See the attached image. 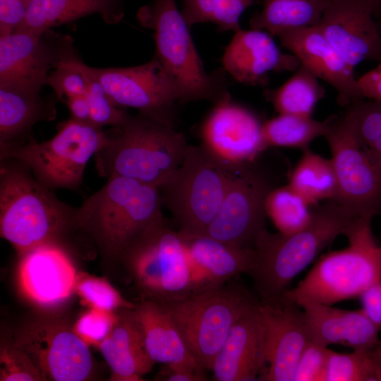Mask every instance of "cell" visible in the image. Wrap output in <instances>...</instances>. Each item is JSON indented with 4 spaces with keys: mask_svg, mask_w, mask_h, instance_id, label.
<instances>
[{
    "mask_svg": "<svg viewBox=\"0 0 381 381\" xmlns=\"http://www.w3.org/2000/svg\"><path fill=\"white\" fill-rule=\"evenodd\" d=\"M358 217L330 200L313 208L308 224L293 234L262 231L255 243V258L248 272L260 301L279 298L291 281L337 236H345Z\"/></svg>",
    "mask_w": 381,
    "mask_h": 381,
    "instance_id": "1",
    "label": "cell"
},
{
    "mask_svg": "<svg viewBox=\"0 0 381 381\" xmlns=\"http://www.w3.org/2000/svg\"><path fill=\"white\" fill-rule=\"evenodd\" d=\"M76 207V228L92 237L102 255L120 259L123 252L164 220L159 188L112 176Z\"/></svg>",
    "mask_w": 381,
    "mask_h": 381,
    "instance_id": "2",
    "label": "cell"
},
{
    "mask_svg": "<svg viewBox=\"0 0 381 381\" xmlns=\"http://www.w3.org/2000/svg\"><path fill=\"white\" fill-rule=\"evenodd\" d=\"M94 156L99 176H123L160 188L181 164L188 144L182 133L141 114L105 131Z\"/></svg>",
    "mask_w": 381,
    "mask_h": 381,
    "instance_id": "3",
    "label": "cell"
},
{
    "mask_svg": "<svg viewBox=\"0 0 381 381\" xmlns=\"http://www.w3.org/2000/svg\"><path fill=\"white\" fill-rule=\"evenodd\" d=\"M75 212L20 162L1 159V236L20 255L41 245L57 244L68 226L76 227Z\"/></svg>",
    "mask_w": 381,
    "mask_h": 381,
    "instance_id": "4",
    "label": "cell"
},
{
    "mask_svg": "<svg viewBox=\"0 0 381 381\" xmlns=\"http://www.w3.org/2000/svg\"><path fill=\"white\" fill-rule=\"evenodd\" d=\"M373 217L357 218L345 236L347 248L323 255L306 276L282 294L298 305L310 302L332 306L358 297L381 280V246L372 231Z\"/></svg>",
    "mask_w": 381,
    "mask_h": 381,
    "instance_id": "5",
    "label": "cell"
},
{
    "mask_svg": "<svg viewBox=\"0 0 381 381\" xmlns=\"http://www.w3.org/2000/svg\"><path fill=\"white\" fill-rule=\"evenodd\" d=\"M137 18L153 31L155 56L176 85L180 103H215L229 92L224 71L206 72L176 0H154L138 10Z\"/></svg>",
    "mask_w": 381,
    "mask_h": 381,
    "instance_id": "6",
    "label": "cell"
},
{
    "mask_svg": "<svg viewBox=\"0 0 381 381\" xmlns=\"http://www.w3.org/2000/svg\"><path fill=\"white\" fill-rule=\"evenodd\" d=\"M231 165L203 145H188L183 159L159 188L183 239L202 236L216 217L229 184Z\"/></svg>",
    "mask_w": 381,
    "mask_h": 381,
    "instance_id": "7",
    "label": "cell"
},
{
    "mask_svg": "<svg viewBox=\"0 0 381 381\" xmlns=\"http://www.w3.org/2000/svg\"><path fill=\"white\" fill-rule=\"evenodd\" d=\"M105 131L90 122L72 118L58 126L54 136L0 148V159H15L51 189L75 190L82 184L90 159L103 146Z\"/></svg>",
    "mask_w": 381,
    "mask_h": 381,
    "instance_id": "8",
    "label": "cell"
},
{
    "mask_svg": "<svg viewBox=\"0 0 381 381\" xmlns=\"http://www.w3.org/2000/svg\"><path fill=\"white\" fill-rule=\"evenodd\" d=\"M120 259L145 299L169 304L198 293L184 241L164 219L146 231Z\"/></svg>",
    "mask_w": 381,
    "mask_h": 381,
    "instance_id": "9",
    "label": "cell"
},
{
    "mask_svg": "<svg viewBox=\"0 0 381 381\" xmlns=\"http://www.w3.org/2000/svg\"><path fill=\"white\" fill-rule=\"evenodd\" d=\"M255 302L244 289L222 284L164 305L194 358L211 370L231 327Z\"/></svg>",
    "mask_w": 381,
    "mask_h": 381,
    "instance_id": "10",
    "label": "cell"
},
{
    "mask_svg": "<svg viewBox=\"0 0 381 381\" xmlns=\"http://www.w3.org/2000/svg\"><path fill=\"white\" fill-rule=\"evenodd\" d=\"M324 137L337 178L333 200L358 217H373L381 212V166L361 144L346 113L334 116Z\"/></svg>",
    "mask_w": 381,
    "mask_h": 381,
    "instance_id": "11",
    "label": "cell"
},
{
    "mask_svg": "<svg viewBox=\"0 0 381 381\" xmlns=\"http://www.w3.org/2000/svg\"><path fill=\"white\" fill-rule=\"evenodd\" d=\"M253 163L231 165L222 205L202 236L239 248H254L258 236L266 230L265 200L274 188Z\"/></svg>",
    "mask_w": 381,
    "mask_h": 381,
    "instance_id": "12",
    "label": "cell"
},
{
    "mask_svg": "<svg viewBox=\"0 0 381 381\" xmlns=\"http://www.w3.org/2000/svg\"><path fill=\"white\" fill-rule=\"evenodd\" d=\"M92 70L114 104L175 128L179 90L156 56L139 66Z\"/></svg>",
    "mask_w": 381,
    "mask_h": 381,
    "instance_id": "13",
    "label": "cell"
},
{
    "mask_svg": "<svg viewBox=\"0 0 381 381\" xmlns=\"http://www.w3.org/2000/svg\"><path fill=\"white\" fill-rule=\"evenodd\" d=\"M13 343L28 356L44 380L83 381L92 374L89 346L60 321L32 320L18 329Z\"/></svg>",
    "mask_w": 381,
    "mask_h": 381,
    "instance_id": "14",
    "label": "cell"
},
{
    "mask_svg": "<svg viewBox=\"0 0 381 381\" xmlns=\"http://www.w3.org/2000/svg\"><path fill=\"white\" fill-rule=\"evenodd\" d=\"M214 104L200 129L202 145L230 164L254 162L266 150L263 123L252 111L233 102L229 92Z\"/></svg>",
    "mask_w": 381,
    "mask_h": 381,
    "instance_id": "15",
    "label": "cell"
},
{
    "mask_svg": "<svg viewBox=\"0 0 381 381\" xmlns=\"http://www.w3.org/2000/svg\"><path fill=\"white\" fill-rule=\"evenodd\" d=\"M49 31L0 36V87L40 94L60 57L62 36L48 35Z\"/></svg>",
    "mask_w": 381,
    "mask_h": 381,
    "instance_id": "16",
    "label": "cell"
},
{
    "mask_svg": "<svg viewBox=\"0 0 381 381\" xmlns=\"http://www.w3.org/2000/svg\"><path fill=\"white\" fill-rule=\"evenodd\" d=\"M269 367L262 380L294 381L298 359L310 341L303 308L282 296L258 301Z\"/></svg>",
    "mask_w": 381,
    "mask_h": 381,
    "instance_id": "17",
    "label": "cell"
},
{
    "mask_svg": "<svg viewBox=\"0 0 381 381\" xmlns=\"http://www.w3.org/2000/svg\"><path fill=\"white\" fill-rule=\"evenodd\" d=\"M373 16L363 0H330L317 26L355 69L365 60L381 61V33Z\"/></svg>",
    "mask_w": 381,
    "mask_h": 381,
    "instance_id": "18",
    "label": "cell"
},
{
    "mask_svg": "<svg viewBox=\"0 0 381 381\" xmlns=\"http://www.w3.org/2000/svg\"><path fill=\"white\" fill-rule=\"evenodd\" d=\"M278 37L282 46L298 58L301 66L335 89L340 105L349 106L363 99L354 69L317 25L286 32Z\"/></svg>",
    "mask_w": 381,
    "mask_h": 381,
    "instance_id": "19",
    "label": "cell"
},
{
    "mask_svg": "<svg viewBox=\"0 0 381 381\" xmlns=\"http://www.w3.org/2000/svg\"><path fill=\"white\" fill-rule=\"evenodd\" d=\"M78 278L71 260L58 244L41 245L21 255L19 286L35 304L51 307L65 301L75 290Z\"/></svg>",
    "mask_w": 381,
    "mask_h": 381,
    "instance_id": "20",
    "label": "cell"
},
{
    "mask_svg": "<svg viewBox=\"0 0 381 381\" xmlns=\"http://www.w3.org/2000/svg\"><path fill=\"white\" fill-rule=\"evenodd\" d=\"M222 62L233 78L252 86L267 85L270 72L296 71L301 66L298 58L283 52L269 33L252 28L235 32Z\"/></svg>",
    "mask_w": 381,
    "mask_h": 381,
    "instance_id": "21",
    "label": "cell"
},
{
    "mask_svg": "<svg viewBox=\"0 0 381 381\" xmlns=\"http://www.w3.org/2000/svg\"><path fill=\"white\" fill-rule=\"evenodd\" d=\"M266 363L265 327L255 301L231 327L211 370L217 381L255 380Z\"/></svg>",
    "mask_w": 381,
    "mask_h": 381,
    "instance_id": "22",
    "label": "cell"
},
{
    "mask_svg": "<svg viewBox=\"0 0 381 381\" xmlns=\"http://www.w3.org/2000/svg\"><path fill=\"white\" fill-rule=\"evenodd\" d=\"M303 310L310 340L328 346L341 344L353 350L370 351L379 341L380 328L362 309L347 310L306 302Z\"/></svg>",
    "mask_w": 381,
    "mask_h": 381,
    "instance_id": "23",
    "label": "cell"
},
{
    "mask_svg": "<svg viewBox=\"0 0 381 381\" xmlns=\"http://www.w3.org/2000/svg\"><path fill=\"white\" fill-rule=\"evenodd\" d=\"M198 292L224 282L252 268L254 248H239L200 236L183 239Z\"/></svg>",
    "mask_w": 381,
    "mask_h": 381,
    "instance_id": "24",
    "label": "cell"
},
{
    "mask_svg": "<svg viewBox=\"0 0 381 381\" xmlns=\"http://www.w3.org/2000/svg\"><path fill=\"white\" fill-rule=\"evenodd\" d=\"M117 314L114 327L98 346L110 368V380H144L155 363L147 352L135 307L122 308Z\"/></svg>",
    "mask_w": 381,
    "mask_h": 381,
    "instance_id": "25",
    "label": "cell"
},
{
    "mask_svg": "<svg viewBox=\"0 0 381 381\" xmlns=\"http://www.w3.org/2000/svg\"><path fill=\"white\" fill-rule=\"evenodd\" d=\"M135 311L147 352L155 363L177 368L204 369L191 354L164 304L144 299L135 306Z\"/></svg>",
    "mask_w": 381,
    "mask_h": 381,
    "instance_id": "26",
    "label": "cell"
},
{
    "mask_svg": "<svg viewBox=\"0 0 381 381\" xmlns=\"http://www.w3.org/2000/svg\"><path fill=\"white\" fill-rule=\"evenodd\" d=\"M124 0H31L25 16L14 31L42 35L52 28L97 14L109 25L124 16ZM13 31V32H14Z\"/></svg>",
    "mask_w": 381,
    "mask_h": 381,
    "instance_id": "27",
    "label": "cell"
},
{
    "mask_svg": "<svg viewBox=\"0 0 381 381\" xmlns=\"http://www.w3.org/2000/svg\"><path fill=\"white\" fill-rule=\"evenodd\" d=\"M53 97L0 87V148L31 138L35 124L56 118Z\"/></svg>",
    "mask_w": 381,
    "mask_h": 381,
    "instance_id": "28",
    "label": "cell"
},
{
    "mask_svg": "<svg viewBox=\"0 0 381 381\" xmlns=\"http://www.w3.org/2000/svg\"><path fill=\"white\" fill-rule=\"evenodd\" d=\"M330 0H264L262 10L250 20L252 29L272 37L315 26Z\"/></svg>",
    "mask_w": 381,
    "mask_h": 381,
    "instance_id": "29",
    "label": "cell"
},
{
    "mask_svg": "<svg viewBox=\"0 0 381 381\" xmlns=\"http://www.w3.org/2000/svg\"><path fill=\"white\" fill-rule=\"evenodd\" d=\"M311 205L334 200L337 183L332 162L307 149L295 167L288 183Z\"/></svg>",
    "mask_w": 381,
    "mask_h": 381,
    "instance_id": "30",
    "label": "cell"
},
{
    "mask_svg": "<svg viewBox=\"0 0 381 381\" xmlns=\"http://www.w3.org/2000/svg\"><path fill=\"white\" fill-rule=\"evenodd\" d=\"M334 116L324 121L311 116L279 114L262 123V135L265 149L270 147L306 150L315 138L324 136Z\"/></svg>",
    "mask_w": 381,
    "mask_h": 381,
    "instance_id": "31",
    "label": "cell"
},
{
    "mask_svg": "<svg viewBox=\"0 0 381 381\" xmlns=\"http://www.w3.org/2000/svg\"><path fill=\"white\" fill-rule=\"evenodd\" d=\"M325 90L318 78L301 66L283 85L265 92L279 114L311 116Z\"/></svg>",
    "mask_w": 381,
    "mask_h": 381,
    "instance_id": "32",
    "label": "cell"
},
{
    "mask_svg": "<svg viewBox=\"0 0 381 381\" xmlns=\"http://www.w3.org/2000/svg\"><path fill=\"white\" fill-rule=\"evenodd\" d=\"M312 205L289 184L275 188L265 200L266 214L280 234H293L306 226L313 214Z\"/></svg>",
    "mask_w": 381,
    "mask_h": 381,
    "instance_id": "33",
    "label": "cell"
},
{
    "mask_svg": "<svg viewBox=\"0 0 381 381\" xmlns=\"http://www.w3.org/2000/svg\"><path fill=\"white\" fill-rule=\"evenodd\" d=\"M181 14L190 27L201 23H212L219 32L241 29L240 18L254 0H181Z\"/></svg>",
    "mask_w": 381,
    "mask_h": 381,
    "instance_id": "34",
    "label": "cell"
},
{
    "mask_svg": "<svg viewBox=\"0 0 381 381\" xmlns=\"http://www.w3.org/2000/svg\"><path fill=\"white\" fill-rule=\"evenodd\" d=\"M324 381H381V358L373 349L349 353L331 350Z\"/></svg>",
    "mask_w": 381,
    "mask_h": 381,
    "instance_id": "35",
    "label": "cell"
},
{
    "mask_svg": "<svg viewBox=\"0 0 381 381\" xmlns=\"http://www.w3.org/2000/svg\"><path fill=\"white\" fill-rule=\"evenodd\" d=\"M346 113L361 144L381 166V102L359 100L349 105Z\"/></svg>",
    "mask_w": 381,
    "mask_h": 381,
    "instance_id": "36",
    "label": "cell"
},
{
    "mask_svg": "<svg viewBox=\"0 0 381 381\" xmlns=\"http://www.w3.org/2000/svg\"><path fill=\"white\" fill-rule=\"evenodd\" d=\"M84 68L87 83L85 97L90 109V122L102 128L123 123L129 114L123 108L113 104L92 67L85 64Z\"/></svg>",
    "mask_w": 381,
    "mask_h": 381,
    "instance_id": "37",
    "label": "cell"
},
{
    "mask_svg": "<svg viewBox=\"0 0 381 381\" xmlns=\"http://www.w3.org/2000/svg\"><path fill=\"white\" fill-rule=\"evenodd\" d=\"M75 290L82 303L89 308L116 312L122 308L135 307L104 278L87 275L78 277Z\"/></svg>",
    "mask_w": 381,
    "mask_h": 381,
    "instance_id": "38",
    "label": "cell"
},
{
    "mask_svg": "<svg viewBox=\"0 0 381 381\" xmlns=\"http://www.w3.org/2000/svg\"><path fill=\"white\" fill-rule=\"evenodd\" d=\"M1 381L44 380L28 356L13 341H4L0 348Z\"/></svg>",
    "mask_w": 381,
    "mask_h": 381,
    "instance_id": "39",
    "label": "cell"
},
{
    "mask_svg": "<svg viewBox=\"0 0 381 381\" xmlns=\"http://www.w3.org/2000/svg\"><path fill=\"white\" fill-rule=\"evenodd\" d=\"M118 320L116 312L89 308L73 326L75 333L88 346H98L112 331Z\"/></svg>",
    "mask_w": 381,
    "mask_h": 381,
    "instance_id": "40",
    "label": "cell"
},
{
    "mask_svg": "<svg viewBox=\"0 0 381 381\" xmlns=\"http://www.w3.org/2000/svg\"><path fill=\"white\" fill-rule=\"evenodd\" d=\"M331 349L310 341L303 351L294 377V381H324Z\"/></svg>",
    "mask_w": 381,
    "mask_h": 381,
    "instance_id": "41",
    "label": "cell"
},
{
    "mask_svg": "<svg viewBox=\"0 0 381 381\" xmlns=\"http://www.w3.org/2000/svg\"><path fill=\"white\" fill-rule=\"evenodd\" d=\"M31 0H0V36L12 33L23 20Z\"/></svg>",
    "mask_w": 381,
    "mask_h": 381,
    "instance_id": "42",
    "label": "cell"
},
{
    "mask_svg": "<svg viewBox=\"0 0 381 381\" xmlns=\"http://www.w3.org/2000/svg\"><path fill=\"white\" fill-rule=\"evenodd\" d=\"M358 298L362 310L381 330V280L370 285Z\"/></svg>",
    "mask_w": 381,
    "mask_h": 381,
    "instance_id": "43",
    "label": "cell"
},
{
    "mask_svg": "<svg viewBox=\"0 0 381 381\" xmlns=\"http://www.w3.org/2000/svg\"><path fill=\"white\" fill-rule=\"evenodd\" d=\"M156 380L166 381H205L207 378L204 369L177 368L164 365L158 373Z\"/></svg>",
    "mask_w": 381,
    "mask_h": 381,
    "instance_id": "44",
    "label": "cell"
},
{
    "mask_svg": "<svg viewBox=\"0 0 381 381\" xmlns=\"http://www.w3.org/2000/svg\"><path fill=\"white\" fill-rule=\"evenodd\" d=\"M358 83L362 97L381 102V72L375 68L359 78Z\"/></svg>",
    "mask_w": 381,
    "mask_h": 381,
    "instance_id": "45",
    "label": "cell"
},
{
    "mask_svg": "<svg viewBox=\"0 0 381 381\" xmlns=\"http://www.w3.org/2000/svg\"><path fill=\"white\" fill-rule=\"evenodd\" d=\"M64 102L71 118L81 122H90V109L85 95L69 97Z\"/></svg>",
    "mask_w": 381,
    "mask_h": 381,
    "instance_id": "46",
    "label": "cell"
},
{
    "mask_svg": "<svg viewBox=\"0 0 381 381\" xmlns=\"http://www.w3.org/2000/svg\"><path fill=\"white\" fill-rule=\"evenodd\" d=\"M372 8L374 16H381V0H363Z\"/></svg>",
    "mask_w": 381,
    "mask_h": 381,
    "instance_id": "47",
    "label": "cell"
},
{
    "mask_svg": "<svg viewBox=\"0 0 381 381\" xmlns=\"http://www.w3.org/2000/svg\"><path fill=\"white\" fill-rule=\"evenodd\" d=\"M373 351L377 356L381 358V339H379Z\"/></svg>",
    "mask_w": 381,
    "mask_h": 381,
    "instance_id": "48",
    "label": "cell"
},
{
    "mask_svg": "<svg viewBox=\"0 0 381 381\" xmlns=\"http://www.w3.org/2000/svg\"><path fill=\"white\" fill-rule=\"evenodd\" d=\"M376 69H377L379 71L381 72V61H380V64H379L378 66L376 68Z\"/></svg>",
    "mask_w": 381,
    "mask_h": 381,
    "instance_id": "49",
    "label": "cell"
},
{
    "mask_svg": "<svg viewBox=\"0 0 381 381\" xmlns=\"http://www.w3.org/2000/svg\"><path fill=\"white\" fill-rule=\"evenodd\" d=\"M377 22L378 27H381V17H380V20L378 21H377Z\"/></svg>",
    "mask_w": 381,
    "mask_h": 381,
    "instance_id": "50",
    "label": "cell"
},
{
    "mask_svg": "<svg viewBox=\"0 0 381 381\" xmlns=\"http://www.w3.org/2000/svg\"><path fill=\"white\" fill-rule=\"evenodd\" d=\"M379 30H380V33H381V27H379Z\"/></svg>",
    "mask_w": 381,
    "mask_h": 381,
    "instance_id": "51",
    "label": "cell"
}]
</instances>
